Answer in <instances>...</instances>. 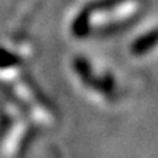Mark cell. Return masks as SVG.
Returning <instances> with one entry per match:
<instances>
[{
	"mask_svg": "<svg viewBox=\"0 0 158 158\" xmlns=\"http://www.w3.org/2000/svg\"><path fill=\"white\" fill-rule=\"evenodd\" d=\"M124 0H95L92 2L91 5L86 6V9H89L91 13L92 12H97V10H110L113 9L116 6H118L120 3H123Z\"/></svg>",
	"mask_w": 158,
	"mask_h": 158,
	"instance_id": "obj_6",
	"label": "cell"
},
{
	"mask_svg": "<svg viewBox=\"0 0 158 158\" xmlns=\"http://www.w3.org/2000/svg\"><path fill=\"white\" fill-rule=\"evenodd\" d=\"M135 22V19H130V21H126V22H117V23H111V25H107L100 31L101 35H111V34H117L120 31H124V28L130 27L132 23Z\"/></svg>",
	"mask_w": 158,
	"mask_h": 158,
	"instance_id": "obj_7",
	"label": "cell"
},
{
	"mask_svg": "<svg viewBox=\"0 0 158 158\" xmlns=\"http://www.w3.org/2000/svg\"><path fill=\"white\" fill-rule=\"evenodd\" d=\"M91 10L89 9H82L79 15L73 19L72 22V34L78 38H84L89 34L91 31Z\"/></svg>",
	"mask_w": 158,
	"mask_h": 158,
	"instance_id": "obj_3",
	"label": "cell"
},
{
	"mask_svg": "<svg viewBox=\"0 0 158 158\" xmlns=\"http://www.w3.org/2000/svg\"><path fill=\"white\" fill-rule=\"evenodd\" d=\"M21 63L22 60L19 56L6 50L5 47H0V69H13L21 66Z\"/></svg>",
	"mask_w": 158,
	"mask_h": 158,
	"instance_id": "obj_5",
	"label": "cell"
},
{
	"mask_svg": "<svg viewBox=\"0 0 158 158\" xmlns=\"http://www.w3.org/2000/svg\"><path fill=\"white\" fill-rule=\"evenodd\" d=\"M73 69L75 72L78 73L79 79L84 82L86 86L89 88H95V84H97V76L94 75V70L91 68V63L82 56H78L73 59Z\"/></svg>",
	"mask_w": 158,
	"mask_h": 158,
	"instance_id": "obj_1",
	"label": "cell"
},
{
	"mask_svg": "<svg viewBox=\"0 0 158 158\" xmlns=\"http://www.w3.org/2000/svg\"><path fill=\"white\" fill-rule=\"evenodd\" d=\"M157 44H158V28H154L152 31L141 35L139 38L136 40L135 43L132 44L130 50H132V54L142 56V54H145L151 48H154Z\"/></svg>",
	"mask_w": 158,
	"mask_h": 158,
	"instance_id": "obj_2",
	"label": "cell"
},
{
	"mask_svg": "<svg viewBox=\"0 0 158 158\" xmlns=\"http://www.w3.org/2000/svg\"><path fill=\"white\" fill-rule=\"evenodd\" d=\"M95 91L101 92L104 95L107 97H111L116 92V82H114V78L113 75L110 73H106L104 76L101 78H97V84H95Z\"/></svg>",
	"mask_w": 158,
	"mask_h": 158,
	"instance_id": "obj_4",
	"label": "cell"
}]
</instances>
